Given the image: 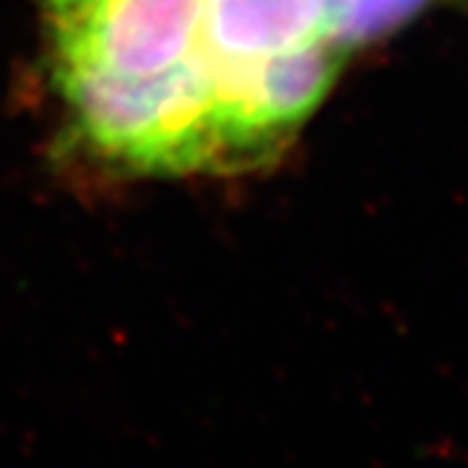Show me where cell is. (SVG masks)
I'll use <instances>...</instances> for the list:
<instances>
[{
    "label": "cell",
    "mask_w": 468,
    "mask_h": 468,
    "mask_svg": "<svg viewBox=\"0 0 468 468\" xmlns=\"http://www.w3.org/2000/svg\"><path fill=\"white\" fill-rule=\"evenodd\" d=\"M466 3H468V0H466Z\"/></svg>",
    "instance_id": "52a82bcc"
},
{
    "label": "cell",
    "mask_w": 468,
    "mask_h": 468,
    "mask_svg": "<svg viewBox=\"0 0 468 468\" xmlns=\"http://www.w3.org/2000/svg\"><path fill=\"white\" fill-rule=\"evenodd\" d=\"M206 0H86L52 14L55 66L149 76L198 48Z\"/></svg>",
    "instance_id": "3957f363"
},
{
    "label": "cell",
    "mask_w": 468,
    "mask_h": 468,
    "mask_svg": "<svg viewBox=\"0 0 468 468\" xmlns=\"http://www.w3.org/2000/svg\"><path fill=\"white\" fill-rule=\"evenodd\" d=\"M73 125L91 149L144 172L218 167L211 86L201 45L149 76L55 66Z\"/></svg>",
    "instance_id": "6da1fadb"
},
{
    "label": "cell",
    "mask_w": 468,
    "mask_h": 468,
    "mask_svg": "<svg viewBox=\"0 0 468 468\" xmlns=\"http://www.w3.org/2000/svg\"><path fill=\"white\" fill-rule=\"evenodd\" d=\"M435 0H325V39L346 55L401 32Z\"/></svg>",
    "instance_id": "5b68a950"
},
{
    "label": "cell",
    "mask_w": 468,
    "mask_h": 468,
    "mask_svg": "<svg viewBox=\"0 0 468 468\" xmlns=\"http://www.w3.org/2000/svg\"><path fill=\"white\" fill-rule=\"evenodd\" d=\"M325 39V0H206L203 50L266 58Z\"/></svg>",
    "instance_id": "277c9868"
},
{
    "label": "cell",
    "mask_w": 468,
    "mask_h": 468,
    "mask_svg": "<svg viewBox=\"0 0 468 468\" xmlns=\"http://www.w3.org/2000/svg\"><path fill=\"white\" fill-rule=\"evenodd\" d=\"M203 55L221 167L271 156L325 100L346 63L328 39L266 58Z\"/></svg>",
    "instance_id": "7a4b0ae2"
},
{
    "label": "cell",
    "mask_w": 468,
    "mask_h": 468,
    "mask_svg": "<svg viewBox=\"0 0 468 468\" xmlns=\"http://www.w3.org/2000/svg\"><path fill=\"white\" fill-rule=\"evenodd\" d=\"M42 3H45V8L50 14H63L68 8H76V5H81L86 0H42Z\"/></svg>",
    "instance_id": "8992f818"
}]
</instances>
